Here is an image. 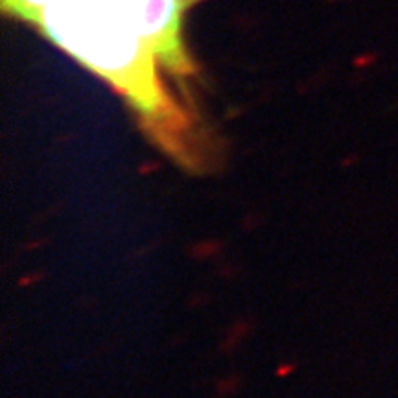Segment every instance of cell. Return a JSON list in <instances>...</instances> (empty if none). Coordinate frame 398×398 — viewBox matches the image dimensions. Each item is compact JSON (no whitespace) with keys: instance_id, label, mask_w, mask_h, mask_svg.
<instances>
[{"instance_id":"cell-1","label":"cell","mask_w":398,"mask_h":398,"mask_svg":"<svg viewBox=\"0 0 398 398\" xmlns=\"http://www.w3.org/2000/svg\"><path fill=\"white\" fill-rule=\"evenodd\" d=\"M28 22L120 92L164 151L192 163L190 116L170 96L133 0H44Z\"/></svg>"},{"instance_id":"cell-2","label":"cell","mask_w":398,"mask_h":398,"mask_svg":"<svg viewBox=\"0 0 398 398\" xmlns=\"http://www.w3.org/2000/svg\"><path fill=\"white\" fill-rule=\"evenodd\" d=\"M42 0H2V7L6 13H11L13 17L22 20H30L31 15L41 7Z\"/></svg>"}]
</instances>
